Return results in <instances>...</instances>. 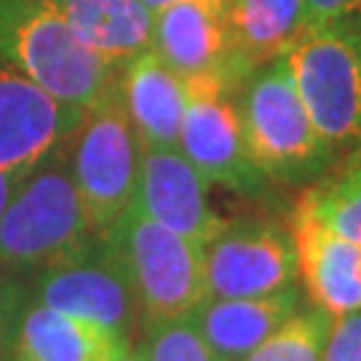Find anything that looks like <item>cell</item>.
Wrapping results in <instances>:
<instances>
[{
	"instance_id": "obj_1",
	"label": "cell",
	"mask_w": 361,
	"mask_h": 361,
	"mask_svg": "<svg viewBox=\"0 0 361 361\" xmlns=\"http://www.w3.org/2000/svg\"><path fill=\"white\" fill-rule=\"evenodd\" d=\"M0 56L56 99L83 110L121 86V67L83 46L49 0H0Z\"/></svg>"
},
{
	"instance_id": "obj_2",
	"label": "cell",
	"mask_w": 361,
	"mask_h": 361,
	"mask_svg": "<svg viewBox=\"0 0 361 361\" xmlns=\"http://www.w3.org/2000/svg\"><path fill=\"white\" fill-rule=\"evenodd\" d=\"M67 145L27 171L8 198L0 214V268L43 271L97 233L73 180Z\"/></svg>"
},
{
	"instance_id": "obj_3",
	"label": "cell",
	"mask_w": 361,
	"mask_h": 361,
	"mask_svg": "<svg viewBox=\"0 0 361 361\" xmlns=\"http://www.w3.org/2000/svg\"><path fill=\"white\" fill-rule=\"evenodd\" d=\"M235 107L252 161L265 177L302 182L332 164V147L316 131L284 59L252 70L235 89Z\"/></svg>"
},
{
	"instance_id": "obj_4",
	"label": "cell",
	"mask_w": 361,
	"mask_h": 361,
	"mask_svg": "<svg viewBox=\"0 0 361 361\" xmlns=\"http://www.w3.org/2000/svg\"><path fill=\"white\" fill-rule=\"evenodd\" d=\"M147 326L190 316L204 300V246L169 231L131 204L107 233Z\"/></svg>"
},
{
	"instance_id": "obj_5",
	"label": "cell",
	"mask_w": 361,
	"mask_h": 361,
	"mask_svg": "<svg viewBox=\"0 0 361 361\" xmlns=\"http://www.w3.org/2000/svg\"><path fill=\"white\" fill-rule=\"evenodd\" d=\"M281 59L332 153L361 145V46L353 22L308 25Z\"/></svg>"
},
{
	"instance_id": "obj_6",
	"label": "cell",
	"mask_w": 361,
	"mask_h": 361,
	"mask_svg": "<svg viewBox=\"0 0 361 361\" xmlns=\"http://www.w3.org/2000/svg\"><path fill=\"white\" fill-rule=\"evenodd\" d=\"M70 171L97 233H107L134 204L140 177V140L131 126L121 86L86 110L70 140Z\"/></svg>"
},
{
	"instance_id": "obj_7",
	"label": "cell",
	"mask_w": 361,
	"mask_h": 361,
	"mask_svg": "<svg viewBox=\"0 0 361 361\" xmlns=\"http://www.w3.org/2000/svg\"><path fill=\"white\" fill-rule=\"evenodd\" d=\"M38 273L32 289L35 302L99 324L129 345L140 322V305L129 273L107 235L94 233L75 252Z\"/></svg>"
},
{
	"instance_id": "obj_8",
	"label": "cell",
	"mask_w": 361,
	"mask_h": 361,
	"mask_svg": "<svg viewBox=\"0 0 361 361\" xmlns=\"http://www.w3.org/2000/svg\"><path fill=\"white\" fill-rule=\"evenodd\" d=\"M185 113L180 153L209 185H225L238 193H257L265 174L252 161L235 107V86L222 78L185 80Z\"/></svg>"
},
{
	"instance_id": "obj_9",
	"label": "cell",
	"mask_w": 361,
	"mask_h": 361,
	"mask_svg": "<svg viewBox=\"0 0 361 361\" xmlns=\"http://www.w3.org/2000/svg\"><path fill=\"white\" fill-rule=\"evenodd\" d=\"M292 235L268 222H222L204 244L207 297H268L295 289Z\"/></svg>"
},
{
	"instance_id": "obj_10",
	"label": "cell",
	"mask_w": 361,
	"mask_h": 361,
	"mask_svg": "<svg viewBox=\"0 0 361 361\" xmlns=\"http://www.w3.org/2000/svg\"><path fill=\"white\" fill-rule=\"evenodd\" d=\"M83 116V107L56 99L16 67L0 70V171H32L73 140Z\"/></svg>"
},
{
	"instance_id": "obj_11",
	"label": "cell",
	"mask_w": 361,
	"mask_h": 361,
	"mask_svg": "<svg viewBox=\"0 0 361 361\" xmlns=\"http://www.w3.org/2000/svg\"><path fill=\"white\" fill-rule=\"evenodd\" d=\"M150 49L182 80L222 78L241 86L231 65L228 0H177L153 11Z\"/></svg>"
},
{
	"instance_id": "obj_12",
	"label": "cell",
	"mask_w": 361,
	"mask_h": 361,
	"mask_svg": "<svg viewBox=\"0 0 361 361\" xmlns=\"http://www.w3.org/2000/svg\"><path fill=\"white\" fill-rule=\"evenodd\" d=\"M142 147V145H140ZM209 182L180 147H142L134 207L169 231L204 246L222 228L207 201Z\"/></svg>"
},
{
	"instance_id": "obj_13",
	"label": "cell",
	"mask_w": 361,
	"mask_h": 361,
	"mask_svg": "<svg viewBox=\"0 0 361 361\" xmlns=\"http://www.w3.org/2000/svg\"><path fill=\"white\" fill-rule=\"evenodd\" d=\"M292 244L297 276L316 308L329 319L361 308V244L329 231L302 204L292 217Z\"/></svg>"
},
{
	"instance_id": "obj_14",
	"label": "cell",
	"mask_w": 361,
	"mask_h": 361,
	"mask_svg": "<svg viewBox=\"0 0 361 361\" xmlns=\"http://www.w3.org/2000/svg\"><path fill=\"white\" fill-rule=\"evenodd\" d=\"M295 313L297 289H286L268 297H207L193 322L219 361H241Z\"/></svg>"
},
{
	"instance_id": "obj_15",
	"label": "cell",
	"mask_w": 361,
	"mask_h": 361,
	"mask_svg": "<svg viewBox=\"0 0 361 361\" xmlns=\"http://www.w3.org/2000/svg\"><path fill=\"white\" fill-rule=\"evenodd\" d=\"M13 361H116L129 345L99 324L30 302L16 324Z\"/></svg>"
},
{
	"instance_id": "obj_16",
	"label": "cell",
	"mask_w": 361,
	"mask_h": 361,
	"mask_svg": "<svg viewBox=\"0 0 361 361\" xmlns=\"http://www.w3.org/2000/svg\"><path fill=\"white\" fill-rule=\"evenodd\" d=\"M121 99L142 147H177L185 113V80L153 49L121 70Z\"/></svg>"
},
{
	"instance_id": "obj_17",
	"label": "cell",
	"mask_w": 361,
	"mask_h": 361,
	"mask_svg": "<svg viewBox=\"0 0 361 361\" xmlns=\"http://www.w3.org/2000/svg\"><path fill=\"white\" fill-rule=\"evenodd\" d=\"M75 38L113 67L150 49L153 11L142 0H49Z\"/></svg>"
},
{
	"instance_id": "obj_18",
	"label": "cell",
	"mask_w": 361,
	"mask_h": 361,
	"mask_svg": "<svg viewBox=\"0 0 361 361\" xmlns=\"http://www.w3.org/2000/svg\"><path fill=\"white\" fill-rule=\"evenodd\" d=\"M305 27V0H228V43L235 75L244 80L252 70L281 59Z\"/></svg>"
},
{
	"instance_id": "obj_19",
	"label": "cell",
	"mask_w": 361,
	"mask_h": 361,
	"mask_svg": "<svg viewBox=\"0 0 361 361\" xmlns=\"http://www.w3.org/2000/svg\"><path fill=\"white\" fill-rule=\"evenodd\" d=\"M297 204L313 212L337 235L361 244V145L350 147Z\"/></svg>"
},
{
	"instance_id": "obj_20",
	"label": "cell",
	"mask_w": 361,
	"mask_h": 361,
	"mask_svg": "<svg viewBox=\"0 0 361 361\" xmlns=\"http://www.w3.org/2000/svg\"><path fill=\"white\" fill-rule=\"evenodd\" d=\"M329 322L332 319L319 308L295 313L241 361H322Z\"/></svg>"
},
{
	"instance_id": "obj_21",
	"label": "cell",
	"mask_w": 361,
	"mask_h": 361,
	"mask_svg": "<svg viewBox=\"0 0 361 361\" xmlns=\"http://www.w3.org/2000/svg\"><path fill=\"white\" fill-rule=\"evenodd\" d=\"M142 353L145 361H219L217 353L209 348L207 340L198 332L193 313L147 326Z\"/></svg>"
},
{
	"instance_id": "obj_22",
	"label": "cell",
	"mask_w": 361,
	"mask_h": 361,
	"mask_svg": "<svg viewBox=\"0 0 361 361\" xmlns=\"http://www.w3.org/2000/svg\"><path fill=\"white\" fill-rule=\"evenodd\" d=\"M322 361H361V308L329 322Z\"/></svg>"
},
{
	"instance_id": "obj_23",
	"label": "cell",
	"mask_w": 361,
	"mask_h": 361,
	"mask_svg": "<svg viewBox=\"0 0 361 361\" xmlns=\"http://www.w3.org/2000/svg\"><path fill=\"white\" fill-rule=\"evenodd\" d=\"M25 308V286L13 279L11 271L0 268V359L6 350H11L16 324Z\"/></svg>"
},
{
	"instance_id": "obj_24",
	"label": "cell",
	"mask_w": 361,
	"mask_h": 361,
	"mask_svg": "<svg viewBox=\"0 0 361 361\" xmlns=\"http://www.w3.org/2000/svg\"><path fill=\"white\" fill-rule=\"evenodd\" d=\"M308 25H340L353 22L361 13V0H305Z\"/></svg>"
},
{
	"instance_id": "obj_25",
	"label": "cell",
	"mask_w": 361,
	"mask_h": 361,
	"mask_svg": "<svg viewBox=\"0 0 361 361\" xmlns=\"http://www.w3.org/2000/svg\"><path fill=\"white\" fill-rule=\"evenodd\" d=\"M25 174H13V171H0V214H3V209L8 204V198L11 193L16 190V185L22 180Z\"/></svg>"
},
{
	"instance_id": "obj_26",
	"label": "cell",
	"mask_w": 361,
	"mask_h": 361,
	"mask_svg": "<svg viewBox=\"0 0 361 361\" xmlns=\"http://www.w3.org/2000/svg\"><path fill=\"white\" fill-rule=\"evenodd\" d=\"M116 361H145V353H142V348L140 350H126V353H121Z\"/></svg>"
},
{
	"instance_id": "obj_27",
	"label": "cell",
	"mask_w": 361,
	"mask_h": 361,
	"mask_svg": "<svg viewBox=\"0 0 361 361\" xmlns=\"http://www.w3.org/2000/svg\"><path fill=\"white\" fill-rule=\"evenodd\" d=\"M142 3L150 8V11H158V8H164V6H169V3H177V0H142Z\"/></svg>"
},
{
	"instance_id": "obj_28",
	"label": "cell",
	"mask_w": 361,
	"mask_h": 361,
	"mask_svg": "<svg viewBox=\"0 0 361 361\" xmlns=\"http://www.w3.org/2000/svg\"><path fill=\"white\" fill-rule=\"evenodd\" d=\"M356 38H359V46H361V13H359V22H356Z\"/></svg>"
}]
</instances>
